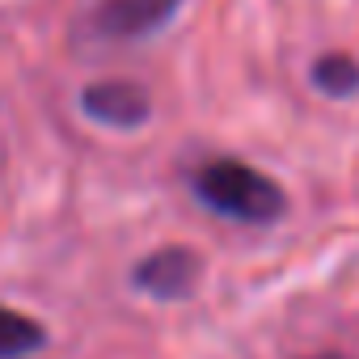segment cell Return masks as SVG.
Segmentation results:
<instances>
[{
  "mask_svg": "<svg viewBox=\"0 0 359 359\" xmlns=\"http://www.w3.org/2000/svg\"><path fill=\"white\" fill-rule=\"evenodd\" d=\"M195 199L237 224H275L287 212V195L271 173L241 156H212L191 177Z\"/></svg>",
  "mask_w": 359,
  "mask_h": 359,
  "instance_id": "obj_1",
  "label": "cell"
},
{
  "mask_svg": "<svg viewBox=\"0 0 359 359\" xmlns=\"http://www.w3.org/2000/svg\"><path fill=\"white\" fill-rule=\"evenodd\" d=\"M187 0H97L89 13V30L110 43H135L173 22Z\"/></svg>",
  "mask_w": 359,
  "mask_h": 359,
  "instance_id": "obj_2",
  "label": "cell"
},
{
  "mask_svg": "<svg viewBox=\"0 0 359 359\" xmlns=\"http://www.w3.org/2000/svg\"><path fill=\"white\" fill-rule=\"evenodd\" d=\"M203 275V258L187 245H161L152 254H144L131 271V283L152 296V300H187L199 287Z\"/></svg>",
  "mask_w": 359,
  "mask_h": 359,
  "instance_id": "obj_3",
  "label": "cell"
},
{
  "mask_svg": "<svg viewBox=\"0 0 359 359\" xmlns=\"http://www.w3.org/2000/svg\"><path fill=\"white\" fill-rule=\"evenodd\" d=\"M81 110L97 123V127H110V131H135L148 123L152 114V97L144 85L135 81H89L85 93H81Z\"/></svg>",
  "mask_w": 359,
  "mask_h": 359,
  "instance_id": "obj_4",
  "label": "cell"
},
{
  "mask_svg": "<svg viewBox=\"0 0 359 359\" xmlns=\"http://www.w3.org/2000/svg\"><path fill=\"white\" fill-rule=\"evenodd\" d=\"M43 346H47V330L39 317L0 304V359H26Z\"/></svg>",
  "mask_w": 359,
  "mask_h": 359,
  "instance_id": "obj_5",
  "label": "cell"
},
{
  "mask_svg": "<svg viewBox=\"0 0 359 359\" xmlns=\"http://www.w3.org/2000/svg\"><path fill=\"white\" fill-rule=\"evenodd\" d=\"M313 85L325 97H355L359 93V60H351L346 51H330L313 64Z\"/></svg>",
  "mask_w": 359,
  "mask_h": 359,
  "instance_id": "obj_6",
  "label": "cell"
},
{
  "mask_svg": "<svg viewBox=\"0 0 359 359\" xmlns=\"http://www.w3.org/2000/svg\"><path fill=\"white\" fill-rule=\"evenodd\" d=\"M309 359H346V355H309Z\"/></svg>",
  "mask_w": 359,
  "mask_h": 359,
  "instance_id": "obj_7",
  "label": "cell"
}]
</instances>
